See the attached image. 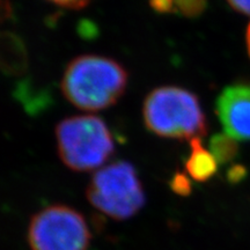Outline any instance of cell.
Listing matches in <instances>:
<instances>
[{
    "mask_svg": "<svg viewBox=\"0 0 250 250\" xmlns=\"http://www.w3.org/2000/svg\"><path fill=\"white\" fill-rule=\"evenodd\" d=\"M143 120L161 138L193 139L208 133V120L196 94L179 86L156 87L143 103Z\"/></svg>",
    "mask_w": 250,
    "mask_h": 250,
    "instance_id": "obj_2",
    "label": "cell"
},
{
    "mask_svg": "<svg viewBox=\"0 0 250 250\" xmlns=\"http://www.w3.org/2000/svg\"><path fill=\"white\" fill-rule=\"evenodd\" d=\"M208 148L213 156L217 159L218 164L225 165L233 161L239 154L237 140L227 133L214 134L208 143Z\"/></svg>",
    "mask_w": 250,
    "mask_h": 250,
    "instance_id": "obj_9",
    "label": "cell"
},
{
    "mask_svg": "<svg viewBox=\"0 0 250 250\" xmlns=\"http://www.w3.org/2000/svg\"><path fill=\"white\" fill-rule=\"evenodd\" d=\"M1 70L7 77H21L28 70L26 45L12 31H4L1 35Z\"/></svg>",
    "mask_w": 250,
    "mask_h": 250,
    "instance_id": "obj_7",
    "label": "cell"
},
{
    "mask_svg": "<svg viewBox=\"0 0 250 250\" xmlns=\"http://www.w3.org/2000/svg\"><path fill=\"white\" fill-rule=\"evenodd\" d=\"M49 1L65 8L80 9L83 7H86L90 2V0H49Z\"/></svg>",
    "mask_w": 250,
    "mask_h": 250,
    "instance_id": "obj_14",
    "label": "cell"
},
{
    "mask_svg": "<svg viewBox=\"0 0 250 250\" xmlns=\"http://www.w3.org/2000/svg\"><path fill=\"white\" fill-rule=\"evenodd\" d=\"M129 74L112 58L83 55L68 62L61 88L74 107L85 111H100L114 105L126 89Z\"/></svg>",
    "mask_w": 250,
    "mask_h": 250,
    "instance_id": "obj_1",
    "label": "cell"
},
{
    "mask_svg": "<svg viewBox=\"0 0 250 250\" xmlns=\"http://www.w3.org/2000/svg\"><path fill=\"white\" fill-rule=\"evenodd\" d=\"M169 186L171 190L180 196H188L191 192V183H190L189 179L186 174L183 173H176L171 177Z\"/></svg>",
    "mask_w": 250,
    "mask_h": 250,
    "instance_id": "obj_11",
    "label": "cell"
},
{
    "mask_svg": "<svg viewBox=\"0 0 250 250\" xmlns=\"http://www.w3.org/2000/svg\"><path fill=\"white\" fill-rule=\"evenodd\" d=\"M28 241L31 250H87L90 233L79 212L51 205L31 218Z\"/></svg>",
    "mask_w": 250,
    "mask_h": 250,
    "instance_id": "obj_5",
    "label": "cell"
},
{
    "mask_svg": "<svg viewBox=\"0 0 250 250\" xmlns=\"http://www.w3.org/2000/svg\"><path fill=\"white\" fill-rule=\"evenodd\" d=\"M86 195L94 208L116 220L131 218L145 204V193L136 168L123 160L96 170Z\"/></svg>",
    "mask_w": 250,
    "mask_h": 250,
    "instance_id": "obj_4",
    "label": "cell"
},
{
    "mask_svg": "<svg viewBox=\"0 0 250 250\" xmlns=\"http://www.w3.org/2000/svg\"><path fill=\"white\" fill-rule=\"evenodd\" d=\"M215 114L225 133L237 142L250 140V85L227 86L218 96Z\"/></svg>",
    "mask_w": 250,
    "mask_h": 250,
    "instance_id": "obj_6",
    "label": "cell"
},
{
    "mask_svg": "<svg viewBox=\"0 0 250 250\" xmlns=\"http://www.w3.org/2000/svg\"><path fill=\"white\" fill-rule=\"evenodd\" d=\"M246 44H247V50H248V55L250 57V22L246 31Z\"/></svg>",
    "mask_w": 250,
    "mask_h": 250,
    "instance_id": "obj_16",
    "label": "cell"
},
{
    "mask_svg": "<svg viewBox=\"0 0 250 250\" xmlns=\"http://www.w3.org/2000/svg\"><path fill=\"white\" fill-rule=\"evenodd\" d=\"M56 142L62 162L74 171L98 169L115 152L108 125L94 115H78L59 122Z\"/></svg>",
    "mask_w": 250,
    "mask_h": 250,
    "instance_id": "obj_3",
    "label": "cell"
},
{
    "mask_svg": "<svg viewBox=\"0 0 250 250\" xmlns=\"http://www.w3.org/2000/svg\"><path fill=\"white\" fill-rule=\"evenodd\" d=\"M176 12L188 19H196L208 8V0H175Z\"/></svg>",
    "mask_w": 250,
    "mask_h": 250,
    "instance_id": "obj_10",
    "label": "cell"
},
{
    "mask_svg": "<svg viewBox=\"0 0 250 250\" xmlns=\"http://www.w3.org/2000/svg\"><path fill=\"white\" fill-rule=\"evenodd\" d=\"M149 7L159 14L176 13L175 0H148Z\"/></svg>",
    "mask_w": 250,
    "mask_h": 250,
    "instance_id": "obj_12",
    "label": "cell"
},
{
    "mask_svg": "<svg viewBox=\"0 0 250 250\" xmlns=\"http://www.w3.org/2000/svg\"><path fill=\"white\" fill-rule=\"evenodd\" d=\"M186 169L193 180L205 182L218 170V161L210 149L203 146L201 138L190 140V154L186 161Z\"/></svg>",
    "mask_w": 250,
    "mask_h": 250,
    "instance_id": "obj_8",
    "label": "cell"
},
{
    "mask_svg": "<svg viewBox=\"0 0 250 250\" xmlns=\"http://www.w3.org/2000/svg\"><path fill=\"white\" fill-rule=\"evenodd\" d=\"M247 174H248V170L245 166L242 165H233L229 169L227 170V180L229 183H240L242 180L246 179Z\"/></svg>",
    "mask_w": 250,
    "mask_h": 250,
    "instance_id": "obj_13",
    "label": "cell"
},
{
    "mask_svg": "<svg viewBox=\"0 0 250 250\" xmlns=\"http://www.w3.org/2000/svg\"><path fill=\"white\" fill-rule=\"evenodd\" d=\"M227 2L234 11L250 15V0H227Z\"/></svg>",
    "mask_w": 250,
    "mask_h": 250,
    "instance_id": "obj_15",
    "label": "cell"
}]
</instances>
